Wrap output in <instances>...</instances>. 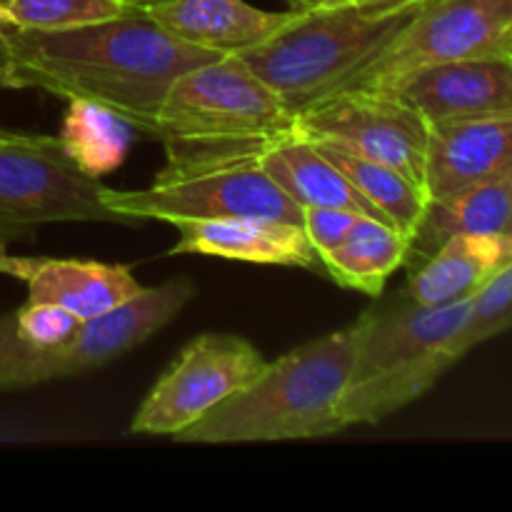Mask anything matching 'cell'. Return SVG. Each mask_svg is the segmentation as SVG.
Wrapping results in <instances>:
<instances>
[{
  "instance_id": "cell-1",
  "label": "cell",
  "mask_w": 512,
  "mask_h": 512,
  "mask_svg": "<svg viewBox=\"0 0 512 512\" xmlns=\"http://www.w3.org/2000/svg\"><path fill=\"white\" fill-rule=\"evenodd\" d=\"M218 58L175 38L145 8L58 30L0 20V68L10 88L103 105L148 138L170 83Z\"/></svg>"
},
{
  "instance_id": "cell-2",
  "label": "cell",
  "mask_w": 512,
  "mask_h": 512,
  "mask_svg": "<svg viewBox=\"0 0 512 512\" xmlns=\"http://www.w3.org/2000/svg\"><path fill=\"white\" fill-rule=\"evenodd\" d=\"M360 318L348 328L298 345L225 400L223 405L175 435L178 443H280L343 433L340 400L358 355Z\"/></svg>"
},
{
  "instance_id": "cell-3",
  "label": "cell",
  "mask_w": 512,
  "mask_h": 512,
  "mask_svg": "<svg viewBox=\"0 0 512 512\" xmlns=\"http://www.w3.org/2000/svg\"><path fill=\"white\" fill-rule=\"evenodd\" d=\"M295 115L238 55L185 70L170 83L150 138L168 170L260 158L293 138Z\"/></svg>"
},
{
  "instance_id": "cell-4",
  "label": "cell",
  "mask_w": 512,
  "mask_h": 512,
  "mask_svg": "<svg viewBox=\"0 0 512 512\" xmlns=\"http://www.w3.org/2000/svg\"><path fill=\"white\" fill-rule=\"evenodd\" d=\"M473 315V298L418 305L400 290L388 305L360 315L358 355L340 400L345 428L375 425L428 393L463 355L460 333Z\"/></svg>"
},
{
  "instance_id": "cell-5",
  "label": "cell",
  "mask_w": 512,
  "mask_h": 512,
  "mask_svg": "<svg viewBox=\"0 0 512 512\" xmlns=\"http://www.w3.org/2000/svg\"><path fill=\"white\" fill-rule=\"evenodd\" d=\"M415 8L375 13L355 5L298 10L285 28L238 58L280 95L293 115L348 90L395 35Z\"/></svg>"
},
{
  "instance_id": "cell-6",
  "label": "cell",
  "mask_w": 512,
  "mask_h": 512,
  "mask_svg": "<svg viewBox=\"0 0 512 512\" xmlns=\"http://www.w3.org/2000/svg\"><path fill=\"white\" fill-rule=\"evenodd\" d=\"M195 298L188 278H173L145 288L120 308L85 320L78 333L55 348H33L13 333L8 315H0V393H15L50 380L73 378L123 358L153 338Z\"/></svg>"
},
{
  "instance_id": "cell-7",
  "label": "cell",
  "mask_w": 512,
  "mask_h": 512,
  "mask_svg": "<svg viewBox=\"0 0 512 512\" xmlns=\"http://www.w3.org/2000/svg\"><path fill=\"white\" fill-rule=\"evenodd\" d=\"M103 200L125 225L213 218H273L303 225V208L265 173L258 158L185 170L163 168L148 188H105Z\"/></svg>"
},
{
  "instance_id": "cell-8",
  "label": "cell",
  "mask_w": 512,
  "mask_h": 512,
  "mask_svg": "<svg viewBox=\"0 0 512 512\" xmlns=\"http://www.w3.org/2000/svg\"><path fill=\"white\" fill-rule=\"evenodd\" d=\"M105 188L70 160L58 135L0 133V243L45 223H120Z\"/></svg>"
},
{
  "instance_id": "cell-9",
  "label": "cell",
  "mask_w": 512,
  "mask_h": 512,
  "mask_svg": "<svg viewBox=\"0 0 512 512\" xmlns=\"http://www.w3.org/2000/svg\"><path fill=\"white\" fill-rule=\"evenodd\" d=\"M265 365L268 360L260 350L240 335H198L145 395L133 415L130 433L175 438L248 388Z\"/></svg>"
},
{
  "instance_id": "cell-10",
  "label": "cell",
  "mask_w": 512,
  "mask_h": 512,
  "mask_svg": "<svg viewBox=\"0 0 512 512\" xmlns=\"http://www.w3.org/2000/svg\"><path fill=\"white\" fill-rule=\"evenodd\" d=\"M295 133L390 165L425 190L430 125L398 90H340L295 115Z\"/></svg>"
},
{
  "instance_id": "cell-11",
  "label": "cell",
  "mask_w": 512,
  "mask_h": 512,
  "mask_svg": "<svg viewBox=\"0 0 512 512\" xmlns=\"http://www.w3.org/2000/svg\"><path fill=\"white\" fill-rule=\"evenodd\" d=\"M512 25V0H423L393 43L353 88L395 90L433 65L500 55Z\"/></svg>"
},
{
  "instance_id": "cell-12",
  "label": "cell",
  "mask_w": 512,
  "mask_h": 512,
  "mask_svg": "<svg viewBox=\"0 0 512 512\" xmlns=\"http://www.w3.org/2000/svg\"><path fill=\"white\" fill-rule=\"evenodd\" d=\"M0 273L18 278L28 288L30 303H48L73 313L78 320H93L145 290L130 265L100 260L20 258L0 243Z\"/></svg>"
},
{
  "instance_id": "cell-13",
  "label": "cell",
  "mask_w": 512,
  "mask_h": 512,
  "mask_svg": "<svg viewBox=\"0 0 512 512\" xmlns=\"http://www.w3.org/2000/svg\"><path fill=\"white\" fill-rule=\"evenodd\" d=\"M395 90L428 125L512 115V65L500 55L433 65Z\"/></svg>"
},
{
  "instance_id": "cell-14",
  "label": "cell",
  "mask_w": 512,
  "mask_h": 512,
  "mask_svg": "<svg viewBox=\"0 0 512 512\" xmlns=\"http://www.w3.org/2000/svg\"><path fill=\"white\" fill-rule=\"evenodd\" d=\"M178 243L170 255H210L258 265H288L325 275L318 250L303 225L273 218H213L175 220Z\"/></svg>"
},
{
  "instance_id": "cell-15",
  "label": "cell",
  "mask_w": 512,
  "mask_h": 512,
  "mask_svg": "<svg viewBox=\"0 0 512 512\" xmlns=\"http://www.w3.org/2000/svg\"><path fill=\"white\" fill-rule=\"evenodd\" d=\"M512 170V115L430 125L425 193L448 198Z\"/></svg>"
},
{
  "instance_id": "cell-16",
  "label": "cell",
  "mask_w": 512,
  "mask_h": 512,
  "mask_svg": "<svg viewBox=\"0 0 512 512\" xmlns=\"http://www.w3.org/2000/svg\"><path fill=\"white\" fill-rule=\"evenodd\" d=\"M145 13L195 48L238 55L285 28L298 10L268 13L245 0H148Z\"/></svg>"
},
{
  "instance_id": "cell-17",
  "label": "cell",
  "mask_w": 512,
  "mask_h": 512,
  "mask_svg": "<svg viewBox=\"0 0 512 512\" xmlns=\"http://www.w3.org/2000/svg\"><path fill=\"white\" fill-rule=\"evenodd\" d=\"M512 263V235H453L430 258L413 265L403 293L418 305H445L475 298Z\"/></svg>"
},
{
  "instance_id": "cell-18",
  "label": "cell",
  "mask_w": 512,
  "mask_h": 512,
  "mask_svg": "<svg viewBox=\"0 0 512 512\" xmlns=\"http://www.w3.org/2000/svg\"><path fill=\"white\" fill-rule=\"evenodd\" d=\"M258 160L265 173L303 210L340 208L388 223L380 215V210L375 205H370L363 198V193L340 173L338 165L318 145L300 138V135H293V138L273 145Z\"/></svg>"
},
{
  "instance_id": "cell-19",
  "label": "cell",
  "mask_w": 512,
  "mask_h": 512,
  "mask_svg": "<svg viewBox=\"0 0 512 512\" xmlns=\"http://www.w3.org/2000/svg\"><path fill=\"white\" fill-rule=\"evenodd\" d=\"M512 218V170L475 183L448 198L428 200L423 220L410 238L408 265L423 263L453 235L508 233Z\"/></svg>"
},
{
  "instance_id": "cell-20",
  "label": "cell",
  "mask_w": 512,
  "mask_h": 512,
  "mask_svg": "<svg viewBox=\"0 0 512 512\" xmlns=\"http://www.w3.org/2000/svg\"><path fill=\"white\" fill-rule=\"evenodd\" d=\"M410 238L378 218L360 215L348 238L323 255V268L340 288L378 298L395 270L408 265Z\"/></svg>"
},
{
  "instance_id": "cell-21",
  "label": "cell",
  "mask_w": 512,
  "mask_h": 512,
  "mask_svg": "<svg viewBox=\"0 0 512 512\" xmlns=\"http://www.w3.org/2000/svg\"><path fill=\"white\" fill-rule=\"evenodd\" d=\"M315 145L338 165L340 173L363 193V198L370 205L380 210V215L393 228H398L405 238H413L420 220H423L425 208H428V195L418 183H413L408 175L390 168V165L360 158V155L335 148V145Z\"/></svg>"
},
{
  "instance_id": "cell-22",
  "label": "cell",
  "mask_w": 512,
  "mask_h": 512,
  "mask_svg": "<svg viewBox=\"0 0 512 512\" xmlns=\"http://www.w3.org/2000/svg\"><path fill=\"white\" fill-rule=\"evenodd\" d=\"M65 153L83 173L100 178L120 168L133 140V125L88 100H68L63 133Z\"/></svg>"
},
{
  "instance_id": "cell-23",
  "label": "cell",
  "mask_w": 512,
  "mask_h": 512,
  "mask_svg": "<svg viewBox=\"0 0 512 512\" xmlns=\"http://www.w3.org/2000/svg\"><path fill=\"white\" fill-rule=\"evenodd\" d=\"M148 0H0V20L18 28L58 30L143 10Z\"/></svg>"
},
{
  "instance_id": "cell-24",
  "label": "cell",
  "mask_w": 512,
  "mask_h": 512,
  "mask_svg": "<svg viewBox=\"0 0 512 512\" xmlns=\"http://www.w3.org/2000/svg\"><path fill=\"white\" fill-rule=\"evenodd\" d=\"M512 328V263L473 298V315L458 338L460 355Z\"/></svg>"
},
{
  "instance_id": "cell-25",
  "label": "cell",
  "mask_w": 512,
  "mask_h": 512,
  "mask_svg": "<svg viewBox=\"0 0 512 512\" xmlns=\"http://www.w3.org/2000/svg\"><path fill=\"white\" fill-rule=\"evenodd\" d=\"M5 315H8L13 333L33 348H55V345L68 343L83 325V320H78L73 313L58 308V305L30 303V300H25V305Z\"/></svg>"
},
{
  "instance_id": "cell-26",
  "label": "cell",
  "mask_w": 512,
  "mask_h": 512,
  "mask_svg": "<svg viewBox=\"0 0 512 512\" xmlns=\"http://www.w3.org/2000/svg\"><path fill=\"white\" fill-rule=\"evenodd\" d=\"M360 213L353 210H340V208H305L303 210V230L313 248L318 250L320 260L328 255L330 250L338 248L353 225L358 223Z\"/></svg>"
},
{
  "instance_id": "cell-27",
  "label": "cell",
  "mask_w": 512,
  "mask_h": 512,
  "mask_svg": "<svg viewBox=\"0 0 512 512\" xmlns=\"http://www.w3.org/2000/svg\"><path fill=\"white\" fill-rule=\"evenodd\" d=\"M423 0H333L330 8L335 5H355V8L363 10H375V13H393V10H403V8H415Z\"/></svg>"
},
{
  "instance_id": "cell-28",
  "label": "cell",
  "mask_w": 512,
  "mask_h": 512,
  "mask_svg": "<svg viewBox=\"0 0 512 512\" xmlns=\"http://www.w3.org/2000/svg\"><path fill=\"white\" fill-rule=\"evenodd\" d=\"M293 10H313V8H330L333 0H288Z\"/></svg>"
},
{
  "instance_id": "cell-29",
  "label": "cell",
  "mask_w": 512,
  "mask_h": 512,
  "mask_svg": "<svg viewBox=\"0 0 512 512\" xmlns=\"http://www.w3.org/2000/svg\"><path fill=\"white\" fill-rule=\"evenodd\" d=\"M500 58H505V60H508V63L512 65V25H510L508 35H505L503 50H500Z\"/></svg>"
},
{
  "instance_id": "cell-30",
  "label": "cell",
  "mask_w": 512,
  "mask_h": 512,
  "mask_svg": "<svg viewBox=\"0 0 512 512\" xmlns=\"http://www.w3.org/2000/svg\"><path fill=\"white\" fill-rule=\"evenodd\" d=\"M0 88H10V80H8V75H5L3 68H0Z\"/></svg>"
},
{
  "instance_id": "cell-31",
  "label": "cell",
  "mask_w": 512,
  "mask_h": 512,
  "mask_svg": "<svg viewBox=\"0 0 512 512\" xmlns=\"http://www.w3.org/2000/svg\"><path fill=\"white\" fill-rule=\"evenodd\" d=\"M508 235H512V218H510V225H508Z\"/></svg>"
},
{
  "instance_id": "cell-32",
  "label": "cell",
  "mask_w": 512,
  "mask_h": 512,
  "mask_svg": "<svg viewBox=\"0 0 512 512\" xmlns=\"http://www.w3.org/2000/svg\"><path fill=\"white\" fill-rule=\"evenodd\" d=\"M3 130H5V128H0V133H3Z\"/></svg>"
}]
</instances>
